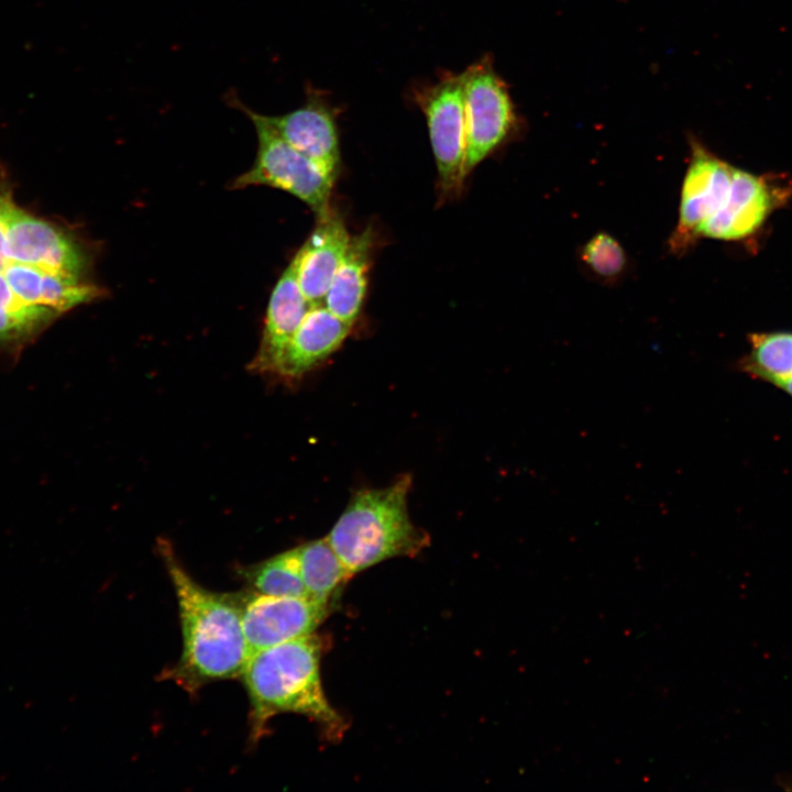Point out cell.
Returning a JSON list of instances; mask_svg holds the SVG:
<instances>
[{"label":"cell","mask_w":792,"mask_h":792,"mask_svg":"<svg viewBox=\"0 0 792 792\" xmlns=\"http://www.w3.org/2000/svg\"><path fill=\"white\" fill-rule=\"evenodd\" d=\"M792 194L785 176H756L735 168L722 207L696 231V238L739 240L757 231Z\"/></svg>","instance_id":"7"},{"label":"cell","mask_w":792,"mask_h":792,"mask_svg":"<svg viewBox=\"0 0 792 792\" xmlns=\"http://www.w3.org/2000/svg\"><path fill=\"white\" fill-rule=\"evenodd\" d=\"M776 386L783 389L784 392H787L789 395L792 396V377L781 381V382H778L776 384Z\"/></svg>","instance_id":"24"},{"label":"cell","mask_w":792,"mask_h":792,"mask_svg":"<svg viewBox=\"0 0 792 792\" xmlns=\"http://www.w3.org/2000/svg\"><path fill=\"white\" fill-rule=\"evenodd\" d=\"M11 290L26 304H41L43 270L37 266L7 260L0 270Z\"/></svg>","instance_id":"22"},{"label":"cell","mask_w":792,"mask_h":792,"mask_svg":"<svg viewBox=\"0 0 792 792\" xmlns=\"http://www.w3.org/2000/svg\"><path fill=\"white\" fill-rule=\"evenodd\" d=\"M297 549L301 576L309 597L330 606L352 575L327 538L306 542Z\"/></svg>","instance_id":"16"},{"label":"cell","mask_w":792,"mask_h":792,"mask_svg":"<svg viewBox=\"0 0 792 792\" xmlns=\"http://www.w3.org/2000/svg\"><path fill=\"white\" fill-rule=\"evenodd\" d=\"M411 483L404 474L388 486L355 492L326 537L352 576L392 558H413L430 544L408 514Z\"/></svg>","instance_id":"3"},{"label":"cell","mask_w":792,"mask_h":792,"mask_svg":"<svg viewBox=\"0 0 792 792\" xmlns=\"http://www.w3.org/2000/svg\"><path fill=\"white\" fill-rule=\"evenodd\" d=\"M156 549L176 594L183 636L182 654L163 676L190 694L211 682L240 676L250 657L240 592L201 586L180 564L167 539L158 538Z\"/></svg>","instance_id":"1"},{"label":"cell","mask_w":792,"mask_h":792,"mask_svg":"<svg viewBox=\"0 0 792 792\" xmlns=\"http://www.w3.org/2000/svg\"><path fill=\"white\" fill-rule=\"evenodd\" d=\"M311 308L304 296L293 262L272 290L260 345L248 369L256 374H273L282 353Z\"/></svg>","instance_id":"14"},{"label":"cell","mask_w":792,"mask_h":792,"mask_svg":"<svg viewBox=\"0 0 792 792\" xmlns=\"http://www.w3.org/2000/svg\"><path fill=\"white\" fill-rule=\"evenodd\" d=\"M4 254L7 260L76 278H81L88 266V256L74 238L13 204L8 216Z\"/></svg>","instance_id":"9"},{"label":"cell","mask_w":792,"mask_h":792,"mask_svg":"<svg viewBox=\"0 0 792 792\" xmlns=\"http://www.w3.org/2000/svg\"><path fill=\"white\" fill-rule=\"evenodd\" d=\"M465 177L510 135L517 124L508 86L487 55L464 72Z\"/></svg>","instance_id":"6"},{"label":"cell","mask_w":792,"mask_h":792,"mask_svg":"<svg viewBox=\"0 0 792 792\" xmlns=\"http://www.w3.org/2000/svg\"><path fill=\"white\" fill-rule=\"evenodd\" d=\"M242 627L250 654L309 634L323 622L330 606L310 597L240 592Z\"/></svg>","instance_id":"8"},{"label":"cell","mask_w":792,"mask_h":792,"mask_svg":"<svg viewBox=\"0 0 792 792\" xmlns=\"http://www.w3.org/2000/svg\"><path fill=\"white\" fill-rule=\"evenodd\" d=\"M13 202L10 201L7 197L0 196V270L7 262V257L4 254V245H6V235H7V226H8V216L10 207Z\"/></svg>","instance_id":"23"},{"label":"cell","mask_w":792,"mask_h":792,"mask_svg":"<svg viewBox=\"0 0 792 792\" xmlns=\"http://www.w3.org/2000/svg\"><path fill=\"white\" fill-rule=\"evenodd\" d=\"M316 219L314 230L292 260L298 285L311 306L323 302L351 239L333 207Z\"/></svg>","instance_id":"12"},{"label":"cell","mask_w":792,"mask_h":792,"mask_svg":"<svg viewBox=\"0 0 792 792\" xmlns=\"http://www.w3.org/2000/svg\"><path fill=\"white\" fill-rule=\"evenodd\" d=\"M227 98L230 106L250 119L257 136L254 164L234 179L232 188L270 186L295 196L306 204L316 217L324 215L332 207L336 180L293 147L273 128L265 114L250 109L237 96L229 95Z\"/></svg>","instance_id":"4"},{"label":"cell","mask_w":792,"mask_h":792,"mask_svg":"<svg viewBox=\"0 0 792 792\" xmlns=\"http://www.w3.org/2000/svg\"><path fill=\"white\" fill-rule=\"evenodd\" d=\"M306 91L300 107L282 116H266V119L293 147L337 180L341 153L334 109L318 90Z\"/></svg>","instance_id":"11"},{"label":"cell","mask_w":792,"mask_h":792,"mask_svg":"<svg viewBox=\"0 0 792 792\" xmlns=\"http://www.w3.org/2000/svg\"><path fill=\"white\" fill-rule=\"evenodd\" d=\"M583 262L590 268L604 277L619 274L626 263L624 249L619 242L607 233H598L583 248L581 253Z\"/></svg>","instance_id":"21"},{"label":"cell","mask_w":792,"mask_h":792,"mask_svg":"<svg viewBox=\"0 0 792 792\" xmlns=\"http://www.w3.org/2000/svg\"><path fill=\"white\" fill-rule=\"evenodd\" d=\"M749 342L744 371L773 385L792 377V332L754 333Z\"/></svg>","instance_id":"18"},{"label":"cell","mask_w":792,"mask_h":792,"mask_svg":"<svg viewBox=\"0 0 792 792\" xmlns=\"http://www.w3.org/2000/svg\"><path fill=\"white\" fill-rule=\"evenodd\" d=\"M692 156L682 191L676 230L671 246L684 249L696 238L697 229L724 204L735 168L715 156L698 141H691Z\"/></svg>","instance_id":"10"},{"label":"cell","mask_w":792,"mask_h":792,"mask_svg":"<svg viewBox=\"0 0 792 792\" xmlns=\"http://www.w3.org/2000/svg\"><path fill=\"white\" fill-rule=\"evenodd\" d=\"M415 100L426 118L439 194L443 199L457 197L466 179L464 73H444L436 82L417 89Z\"/></svg>","instance_id":"5"},{"label":"cell","mask_w":792,"mask_h":792,"mask_svg":"<svg viewBox=\"0 0 792 792\" xmlns=\"http://www.w3.org/2000/svg\"><path fill=\"white\" fill-rule=\"evenodd\" d=\"M239 573L250 590L255 592L274 596L309 597L301 576L297 547L243 566Z\"/></svg>","instance_id":"17"},{"label":"cell","mask_w":792,"mask_h":792,"mask_svg":"<svg viewBox=\"0 0 792 792\" xmlns=\"http://www.w3.org/2000/svg\"><path fill=\"white\" fill-rule=\"evenodd\" d=\"M352 327L322 304L311 306L282 353L273 375L288 382L300 380L342 346Z\"/></svg>","instance_id":"13"},{"label":"cell","mask_w":792,"mask_h":792,"mask_svg":"<svg viewBox=\"0 0 792 792\" xmlns=\"http://www.w3.org/2000/svg\"><path fill=\"white\" fill-rule=\"evenodd\" d=\"M375 234L371 227L351 235L346 252L329 285L322 305L353 326L359 319L367 292Z\"/></svg>","instance_id":"15"},{"label":"cell","mask_w":792,"mask_h":792,"mask_svg":"<svg viewBox=\"0 0 792 792\" xmlns=\"http://www.w3.org/2000/svg\"><path fill=\"white\" fill-rule=\"evenodd\" d=\"M321 639L312 634L250 654L240 678L250 700L252 745L278 714L295 713L316 722L329 739H340L345 722L326 697L320 676Z\"/></svg>","instance_id":"2"},{"label":"cell","mask_w":792,"mask_h":792,"mask_svg":"<svg viewBox=\"0 0 792 792\" xmlns=\"http://www.w3.org/2000/svg\"><path fill=\"white\" fill-rule=\"evenodd\" d=\"M56 315L45 305L22 301L0 271V339L24 334Z\"/></svg>","instance_id":"19"},{"label":"cell","mask_w":792,"mask_h":792,"mask_svg":"<svg viewBox=\"0 0 792 792\" xmlns=\"http://www.w3.org/2000/svg\"><path fill=\"white\" fill-rule=\"evenodd\" d=\"M102 296H105V289L81 282L80 278L43 271L41 305H45L58 314Z\"/></svg>","instance_id":"20"}]
</instances>
